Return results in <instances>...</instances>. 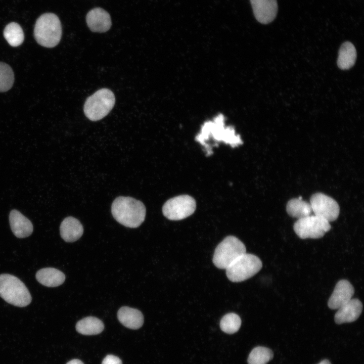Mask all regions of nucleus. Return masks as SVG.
Wrapping results in <instances>:
<instances>
[{
	"label": "nucleus",
	"instance_id": "obj_1",
	"mask_svg": "<svg viewBox=\"0 0 364 364\" xmlns=\"http://www.w3.org/2000/svg\"><path fill=\"white\" fill-rule=\"evenodd\" d=\"M111 212L115 220L122 225L135 228L144 221L146 208L139 200L129 197L120 196L112 203Z\"/></svg>",
	"mask_w": 364,
	"mask_h": 364
},
{
	"label": "nucleus",
	"instance_id": "obj_2",
	"mask_svg": "<svg viewBox=\"0 0 364 364\" xmlns=\"http://www.w3.org/2000/svg\"><path fill=\"white\" fill-rule=\"evenodd\" d=\"M211 138L215 141L230 144L232 147L242 144L240 136L236 134L233 128L231 126L225 127L224 117L222 115L217 116L212 121L206 122L196 139L203 145L206 141Z\"/></svg>",
	"mask_w": 364,
	"mask_h": 364
},
{
	"label": "nucleus",
	"instance_id": "obj_3",
	"mask_svg": "<svg viewBox=\"0 0 364 364\" xmlns=\"http://www.w3.org/2000/svg\"><path fill=\"white\" fill-rule=\"evenodd\" d=\"M34 36L37 42L46 48H53L60 42L62 27L58 16L53 13H45L36 20Z\"/></svg>",
	"mask_w": 364,
	"mask_h": 364
},
{
	"label": "nucleus",
	"instance_id": "obj_4",
	"mask_svg": "<svg viewBox=\"0 0 364 364\" xmlns=\"http://www.w3.org/2000/svg\"><path fill=\"white\" fill-rule=\"evenodd\" d=\"M0 296L18 307L27 306L32 299L24 284L16 277L7 274L0 275Z\"/></svg>",
	"mask_w": 364,
	"mask_h": 364
},
{
	"label": "nucleus",
	"instance_id": "obj_5",
	"mask_svg": "<svg viewBox=\"0 0 364 364\" xmlns=\"http://www.w3.org/2000/svg\"><path fill=\"white\" fill-rule=\"evenodd\" d=\"M115 103L114 94L110 89H100L86 99L83 107L84 114L92 121L101 120L111 111Z\"/></svg>",
	"mask_w": 364,
	"mask_h": 364
},
{
	"label": "nucleus",
	"instance_id": "obj_6",
	"mask_svg": "<svg viewBox=\"0 0 364 364\" xmlns=\"http://www.w3.org/2000/svg\"><path fill=\"white\" fill-rule=\"evenodd\" d=\"M262 263L257 256L244 253L237 258L226 268L228 278L233 282L246 280L257 274L262 268Z\"/></svg>",
	"mask_w": 364,
	"mask_h": 364
},
{
	"label": "nucleus",
	"instance_id": "obj_7",
	"mask_svg": "<svg viewBox=\"0 0 364 364\" xmlns=\"http://www.w3.org/2000/svg\"><path fill=\"white\" fill-rule=\"evenodd\" d=\"M245 245L233 236L225 238L216 247L213 262L218 268L226 269L242 254L246 253Z\"/></svg>",
	"mask_w": 364,
	"mask_h": 364
},
{
	"label": "nucleus",
	"instance_id": "obj_8",
	"mask_svg": "<svg viewBox=\"0 0 364 364\" xmlns=\"http://www.w3.org/2000/svg\"><path fill=\"white\" fill-rule=\"evenodd\" d=\"M328 221L316 215H309L298 220L293 228L297 235L302 239L323 237L331 229Z\"/></svg>",
	"mask_w": 364,
	"mask_h": 364
},
{
	"label": "nucleus",
	"instance_id": "obj_9",
	"mask_svg": "<svg viewBox=\"0 0 364 364\" xmlns=\"http://www.w3.org/2000/svg\"><path fill=\"white\" fill-rule=\"evenodd\" d=\"M196 208L195 200L189 195H183L167 200L163 206L162 212L168 219L179 220L192 215Z\"/></svg>",
	"mask_w": 364,
	"mask_h": 364
},
{
	"label": "nucleus",
	"instance_id": "obj_10",
	"mask_svg": "<svg viewBox=\"0 0 364 364\" xmlns=\"http://www.w3.org/2000/svg\"><path fill=\"white\" fill-rule=\"evenodd\" d=\"M309 203L315 215L329 222L335 220L339 216L340 208L337 202L323 193H317L312 195Z\"/></svg>",
	"mask_w": 364,
	"mask_h": 364
},
{
	"label": "nucleus",
	"instance_id": "obj_11",
	"mask_svg": "<svg viewBox=\"0 0 364 364\" xmlns=\"http://www.w3.org/2000/svg\"><path fill=\"white\" fill-rule=\"evenodd\" d=\"M254 15L260 23L266 24L271 22L278 13L277 0H250Z\"/></svg>",
	"mask_w": 364,
	"mask_h": 364
},
{
	"label": "nucleus",
	"instance_id": "obj_12",
	"mask_svg": "<svg viewBox=\"0 0 364 364\" xmlns=\"http://www.w3.org/2000/svg\"><path fill=\"white\" fill-rule=\"evenodd\" d=\"M354 293V288L348 281L340 280L336 285L328 300L329 307L332 309H338L352 299Z\"/></svg>",
	"mask_w": 364,
	"mask_h": 364
},
{
	"label": "nucleus",
	"instance_id": "obj_13",
	"mask_svg": "<svg viewBox=\"0 0 364 364\" xmlns=\"http://www.w3.org/2000/svg\"><path fill=\"white\" fill-rule=\"evenodd\" d=\"M86 21L90 30L95 32H105L112 25L109 14L101 8L89 11L86 15Z\"/></svg>",
	"mask_w": 364,
	"mask_h": 364
},
{
	"label": "nucleus",
	"instance_id": "obj_14",
	"mask_svg": "<svg viewBox=\"0 0 364 364\" xmlns=\"http://www.w3.org/2000/svg\"><path fill=\"white\" fill-rule=\"evenodd\" d=\"M334 317L338 324L353 322L356 321L362 310V304L357 299H351L338 309Z\"/></svg>",
	"mask_w": 364,
	"mask_h": 364
},
{
	"label": "nucleus",
	"instance_id": "obj_15",
	"mask_svg": "<svg viewBox=\"0 0 364 364\" xmlns=\"http://www.w3.org/2000/svg\"><path fill=\"white\" fill-rule=\"evenodd\" d=\"M9 221L11 230L17 238L27 237L33 232L31 222L17 210H13L10 212Z\"/></svg>",
	"mask_w": 364,
	"mask_h": 364
},
{
	"label": "nucleus",
	"instance_id": "obj_16",
	"mask_svg": "<svg viewBox=\"0 0 364 364\" xmlns=\"http://www.w3.org/2000/svg\"><path fill=\"white\" fill-rule=\"evenodd\" d=\"M60 235L66 242H73L78 240L82 235L83 228L80 222L76 218L69 216L66 217L61 223Z\"/></svg>",
	"mask_w": 364,
	"mask_h": 364
},
{
	"label": "nucleus",
	"instance_id": "obj_17",
	"mask_svg": "<svg viewBox=\"0 0 364 364\" xmlns=\"http://www.w3.org/2000/svg\"><path fill=\"white\" fill-rule=\"evenodd\" d=\"M117 317L124 327L133 330L140 328L144 323V316L138 309L123 306L118 311Z\"/></svg>",
	"mask_w": 364,
	"mask_h": 364
},
{
	"label": "nucleus",
	"instance_id": "obj_18",
	"mask_svg": "<svg viewBox=\"0 0 364 364\" xmlns=\"http://www.w3.org/2000/svg\"><path fill=\"white\" fill-rule=\"evenodd\" d=\"M36 278L37 281L42 285L48 287H55L64 283L65 276L58 269L46 267L37 271Z\"/></svg>",
	"mask_w": 364,
	"mask_h": 364
},
{
	"label": "nucleus",
	"instance_id": "obj_19",
	"mask_svg": "<svg viewBox=\"0 0 364 364\" xmlns=\"http://www.w3.org/2000/svg\"><path fill=\"white\" fill-rule=\"evenodd\" d=\"M104 329L102 321L94 316H87L79 321L76 325V330L79 333L85 335H97Z\"/></svg>",
	"mask_w": 364,
	"mask_h": 364
},
{
	"label": "nucleus",
	"instance_id": "obj_20",
	"mask_svg": "<svg viewBox=\"0 0 364 364\" xmlns=\"http://www.w3.org/2000/svg\"><path fill=\"white\" fill-rule=\"evenodd\" d=\"M356 58V51L354 45L349 41L344 42L339 51L338 67L343 70L349 69L354 65Z\"/></svg>",
	"mask_w": 364,
	"mask_h": 364
},
{
	"label": "nucleus",
	"instance_id": "obj_21",
	"mask_svg": "<svg viewBox=\"0 0 364 364\" xmlns=\"http://www.w3.org/2000/svg\"><path fill=\"white\" fill-rule=\"evenodd\" d=\"M286 210L291 216L298 219L309 216L312 212L310 203L303 200L301 196L289 201Z\"/></svg>",
	"mask_w": 364,
	"mask_h": 364
},
{
	"label": "nucleus",
	"instance_id": "obj_22",
	"mask_svg": "<svg viewBox=\"0 0 364 364\" xmlns=\"http://www.w3.org/2000/svg\"><path fill=\"white\" fill-rule=\"evenodd\" d=\"M4 36L9 44L14 47L21 45L24 39L21 27L15 22H11L5 27Z\"/></svg>",
	"mask_w": 364,
	"mask_h": 364
},
{
	"label": "nucleus",
	"instance_id": "obj_23",
	"mask_svg": "<svg viewBox=\"0 0 364 364\" xmlns=\"http://www.w3.org/2000/svg\"><path fill=\"white\" fill-rule=\"evenodd\" d=\"M274 356L272 351L269 348L257 346L250 353L247 361L248 364H266Z\"/></svg>",
	"mask_w": 364,
	"mask_h": 364
},
{
	"label": "nucleus",
	"instance_id": "obj_24",
	"mask_svg": "<svg viewBox=\"0 0 364 364\" xmlns=\"http://www.w3.org/2000/svg\"><path fill=\"white\" fill-rule=\"evenodd\" d=\"M241 325L240 316L235 313L224 315L220 322L221 330L225 333L232 334L237 332Z\"/></svg>",
	"mask_w": 364,
	"mask_h": 364
},
{
	"label": "nucleus",
	"instance_id": "obj_25",
	"mask_svg": "<svg viewBox=\"0 0 364 364\" xmlns=\"http://www.w3.org/2000/svg\"><path fill=\"white\" fill-rule=\"evenodd\" d=\"M14 82V74L12 68L7 64L0 62V92L11 89Z\"/></svg>",
	"mask_w": 364,
	"mask_h": 364
},
{
	"label": "nucleus",
	"instance_id": "obj_26",
	"mask_svg": "<svg viewBox=\"0 0 364 364\" xmlns=\"http://www.w3.org/2000/svg\"><path fill=\"white\" fill-rule=\"evenodd\" d=\"M102 364H122V363L118 357L109 354L103 359Z\"/></svg>",
	"mask_w": 364,
	"mask_h": 364
},
{
	"label": "nucleus",
	"instance_id": "obj_27",
	"mask_svg": "<svg viewBox=\"0 0 364 364\" xmlns=\"http://www.w3.org/2000/svg\"><path fill=\"white\" fill-rule=\"evenodd\" d=\"M66 364H84L82 361L79 359H74L68 361Z\"/></svg>",
	"mask_w": 364,
	"mask_h": 364
},
{
	"label": "nucleus",
	"instance_id": "obj_28",
	"mask_svg": "<svg viewBox=\"0 0 364 364\" xmlns=\"http://www.w3.org/2000/svg\"><path fill=\"white\" fill-rule=\"evenodd\" d=\"M318 364H331V362L327 359H324L321 361Z\"/></svg>",
	"mask_w": 364,
	"mask_h": 364
}]
</instances>
